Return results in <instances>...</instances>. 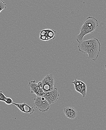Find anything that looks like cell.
Returning <instances> with one entry per match:
<instances>
[{
  "mask_svg": "<svg viewBox=\"0 0 106 130\" xmlns=\"http://www.w3.org/2000/svg\"><path fill=\"white\" fill-rule=\"evenodd\" d=\"M101 44L97 38L83 41L78 46V51L88 55V58L96 61L101 51Z\"/></svg>",
  "mask_w": 106,
  "mask_h": 130,
  "instance_id": "1",
  "label": "cell"
},
{
  "mask_svg": "<svg viewBox=\"0 0 106 130\" xmlns=\"http://www.w3.org/2000/svg\"><path fill=\"white\" fill-rule=\"evenodd\" d=\"M98 21L94 17L88 16L84 21L83 25L80 29V32L76 36V40L78 43L83 41L86 35L93 33L98 27Z\"/></svg>",
  "mask_w": 106,
  "mask_h": 130,
  "instance_id": "2",
  "label": "cell"
},
{
  "mask_svg": "<svg viewBox=\"0 0 106 130\" xmlns=\"http://www.w3.org/2000/svg\"><path fill=\"white\" fill-rule=\"evenodd\" d=\"M37 84L45 93L53 90L55 88V79L53 74H49L46 75L44 79L38 82Z\"/></svg>",
  "mask_w": 106,
  "mask_h": 130,
  "instance_id": "3",
  "label": "cell"
},
{
  "mask_svg": "<svg viewBox=\"0 0 106 130\" xmlns=\"http://www.w3.org/2000/svg\"><path fill=\"white\" fill-rule=\"evenodd\" d=\"M34 105L40 111H47L50 108V104L44 97L37 96L34 99Z\"/></svg>",
  "mask_w": 106,
  "mask_h": 130,
  "instance_id": "4",
  "label": "cell"
},
{
  "mask_svg": "<svg viewBox=\"0 0 106 130\" xmlns=\"http://www.w3.org/2000/svg\"><path fill=\"white\" fill-rule=\"evenodd\" d=\"M57 31L50 29H45L40 31L39 39L44 41L54 40Z\"/></svg>",
  "mask_w": 106,
  "mask_h": 130,
  "instance_id": "5",
  "label": "cell"
},
{
  "mask_svg": "<svg viewBox=\"0 0 106 130\" xmlns=\"http://www.w3.org/2000/svg\"><path fill=\"white\" fill-rule=\"evenodd\" d=\"M59 96V93L58 88H54L53 90L45 93L43 97L48 102L50 105L53 104L58 101Z\"/></svg>",
  "mask_w": 106,
  "mask_h": 130,
  "instance_id": "6",
  "label": "cell"
},
{
  "mask_svg": "<svg viewBox=\"0 0 106 130\" xmlns=\"http://www.w3.org/2000/svg\"><path fill=\"white\" fill-rule=\"evenodd\" d=\"M74 85V88L76 91L81 94L83 98H85L87 95V85L84 82L75 79L73 81L71 82Z\"/></svg>",
  "mask_w": 106,
  "mask_h": 130,
  "instance_id": "7",
  "label": "cell"
},
{
  "mask_svg": "<svg viewBox=\"0 0 106 130\" xmlns=\"http://www.w3.org/2000/svg\"><path fill=\"white\" fill-rule=\"evenodd\" d=\"M29 89L31 90V93H34L37 96L43 97L45 92H44L43 89L36 83V80L30 81L29 84Z\"/></svg>",
  "mask_w": 106,
  "mask_h": 130,
  "instance_id": "8",
  "label": "cell"
},
{
  "mask_svg": "<svg viewBox=\"0 0 106 130\" xmlns=\"http://www.w3.org/2000/svg\"><path fill=\"white\" fill-rule=\"evenodd\" d=\"M12 104L16 106L22 112L31 114L35 111V110L33 107L29 106L25 102L20 104L13 102Z\"/></svg>",
  "mask_w": 106,
  "mask_h": 130,
  "instance_id": "9",
  "label": "cell"
},
{
  "mask_svg": "<svg viewBox=\"0 0 106 130\" xmlns=\"http://www.w3.org/2000/svg\"><path fill=\"white\" fill-rule=\"evenodd\" d=\"M63 113L67 117L71 120L75 119L77 117L78 114L77 110L72 107H67L64 108Z\"/></svg>",
  "mask_w": 106,
  "mask_h": 130,
  "instance_id": "10",
  "label": "cell"
},
{
  "mask_svg": "<svg viewBox=\"0 0 106 130\" xmlns=\"http://www.w3.org/2000/svg\"><path fill=\"white\" fill-rule=\"evenodd\" d=\"M6 8L7 7L5 2L3 0H0V13L2 10L6 9Z\"/></svg>",
  "mask_w": 106,
  "mask_h": 130,
  "instance_id": "11",
  "label": "cell"
},
{
  "mask_svg": "<svg viewBox=\"0 0 106 130\" xmlns=\"http://www.w3.org/2000/svg\"><path fill=\"white\" fill-rule=\"evenodd\" d=\"M7 97L4 94L3 91H0V101L5 102V99L7 98Z\"/></svg>",
  "mask_w": 106,
  "mask_h": 130,
  "instance_id": "12",
  "label": "cell"
},
{
  "mask_svg": "<svg viewBox=\"0 0 106 130\" xmlns=\"http://www.w3.org/2000/svg\"><path fill=\"white\" fill-rule=\"evenodd\" d=\"M4 102L7 105H10L13 103V102L11 98L7 97Z\"/></svg>",
  "mask_w": 106,
  "mask_h": 130,
  "instance_id": "13",
  "label": "cell"
},
{
  "mask_svg": "<svg viewBox=\"0 0 106 130\" xmlns=\"http://www.w3.org/2000/svg\"><path fill=\"white\" fill-rule=\"evenodd\" d=\"M105 70H106V64L105 66Z\"/></svg>",
  "mask_w": 106,
  "mask_h": 130,
  "instance_id": "14",
  "label": "cell"
}]
</instances>
